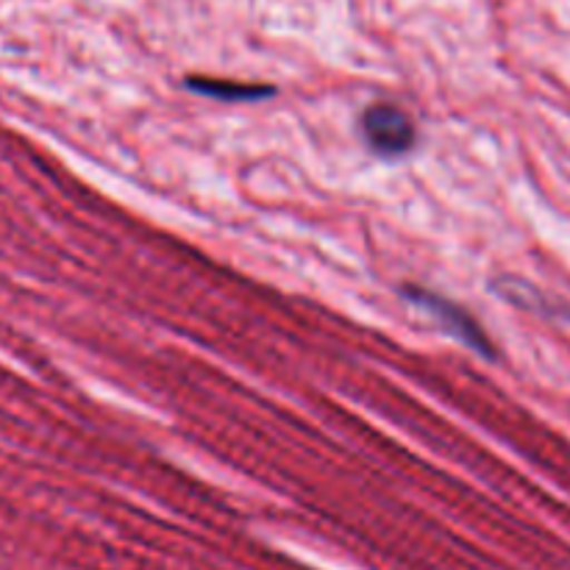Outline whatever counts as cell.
Returning <instances> with one entry per match:
<instances>
[{"instance_id":"obj_1","label":"cell","mask_w":570,"mask_h":570,"mask_svg":"<svg viewBox=\"0 0 570 570\" xmlns=\"http://www.w3.org/2000/svg\"><path fill=\"white\" fill-rule=\"evenodd\" d=\"M404 298H410L412 304H417L421 309H426L451 337L460 340L462 345L476 351L479 356H488L493 360L495 356V345L493 340L488 337V332L482 328V323L465 309V306L454 304L451 298H443V295L432 293V289H423V287H404Z\"/></svg>"},{"instance_id":"obj_2","label":"cell","mask_w":570,"mask_h":570,"mask_svg":"<svg viewBox=\"0 0 570 570\" xmlns=\"http://www.w3.org/2000/svg\"><path fill=\"white\" fill-rule=\"evenodd\" d=\"M362 137L367 148L384 159L410 154L417 142L415 120L395 104H373L362 115Z\"/></svg>"},{"instance_id":"obj_3","label":"cell","mask_w":570,"mask_h":570,"mask_svg":"<svg viewBox=\"0 0 570 570\" xmlns=\"http://www.w3.org/2000/svg\"><path fill=\"white\" fill-rule=\"evenodd\" d=\"M187 89L206 95V98L226 100V104H239V100H262L271 98L276 89L267 83L256 81H232V78H209V76H193L187 78Z\"/></svg>"}]
</instances>
